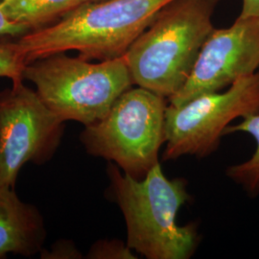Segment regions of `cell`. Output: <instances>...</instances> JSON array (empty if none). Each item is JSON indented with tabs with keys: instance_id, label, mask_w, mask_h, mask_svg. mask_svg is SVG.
<instances>
[{
	"instance_id": "obj_1",
	"label": "cell",
	"mask_w": 259,
	"mask_h": 259,
	"mask_svg": "<svg viewBox=\"0 0 259 259\" xmlns=\"http://www.w3.org/2000/svg\"><path fill=\"white\" fill-rule=\"evenodd\" d=\"M173 0H103L82 3L55 23L19 37L26 63L67 51L90 61L125 55L158 12Z\"/></svg>"
},
{
	"instance_id": "obj_2",
	"label": "cell",
	"mask_w": 259,
	"mask_h": 259,
	"mask_svg": "<svg viewBox=\"0 0 259 259\" xmlns=\"http://www.w3.org/2000/svg\"><path fill=\"white\" fill-rule=\"evenodd\" d=\"M111 193L127 227V245L148 259H187L199 243L196 224L180 226L177 216L190 199L185 179L169 180L160 163L144 179L121 172L110 162Z\"/></svg>"
},
{
	"instance_id": "obj_3",
	"label": "cell",
	"mask_w": 259,
	"mask_h": 259,
	"mask_svg": "<svg viewBox=\"0 0 259 259\" xmlns=\"http://www.w3.org/2000/svg\"><path fill=\"white\" fill-rule=\"evenodd\" d=\"M219 0H173L123 56L134 84L170 99L185 85L212 32Z\"/></svg>"
},
{
	"instance_id": "obj_4",
	"label": "cell",
	"mask_w": 259,
	"mask_h": 259,
	"mask_svg": "<svg viewBox=\"0 0 259 259\" xmlns=\"http://www.w3.org/2000/svg\"><path fill=\"white\" fill-rule=\"evenodd\" d=\"M23 78L36 87L40 99L64 122L90 126L103 119L134 83L124 57L93 63L58 53L29 63Z\"/></svg>"
},
{
	"instance_id": "obj_5",
	"label": "cell",
	"mask_w": 259,
	"mask_h": 259,
	"mask_svg": "<svg viewBox=\"0 0 259 259\" xmlns=\"http://www.w3.org/2000/svg\"><path fill=\"white\" fill-rule=\"evenodd\" d=\"M166 98L141 87L131 88L103 119L84 127L80 140L88 154L144 179L159 163V150L166 141Z\"/></svg>"
},
{
	"instance_id": "obj_6",
	"label": "cell",
	"mask_w": 259,
	"mask_h": 259,
	"mask_svg": "<svg viewBox=\"0 0 259 259\" xmlns=\"http://www.w3.org/2000/svg\"><path fill=\"white\" fill-rule=\"evenodd\" d=\"M259 113V70L224 93H205L181 106H167L163 160L204 157L215 152L232 121Z\"/></svg>"
},
{
	"instance_id": "obj_7",
	"label": "cell",
	"mask_w": 259,
	"mask_h": 259,
	"mask_svg": "<svg viewBox=\"0 0 259 259\" xmlns=\"http://www.w3.org/2000/svg\"><path fill=\"white\" fill-rule=\"evenodd\" d=\"M23 80L0 92V187L15 188L19 171L29 162L50 160L64 135L65 122Z\"/></svg>"
},
{
	"instance_id": "obj_8",
	"label": "cell",
	"mask_w": 259,
	"mask_h": 259,
	"mask_svg": "<svg viewBox=\"0 0 259 259\" xmlns=\"http://www.w3.org/2000/svg\"><path fill=\"white\" fill-rule=\"evenodd\" d=\"M259 68V19H238L213 29L182 90L169 99L181 106L205 93L220 92Z\"/></svg>"
},
{
	"instance_id": "obj_9",
	"label": "cell",
	"mask_w": 259,
	"mask_h": 259,
	"mask_svg": "<svg viewBox=\"0 0 259 259\" xmlns=\"http://www.w3.org/2000/svg\"><path fill=\"white\" fill-rule=\"evenodd\" d=\"M47 235L45 218L37 207L23 202L15 188L0 187V259L37 254Z\"/></svg>"
},
{
	"instance_id": "obj_10",
	"label": "cell",
	"mask_w": 259,
	"mask_h": 259,
	"mask_svg": "<svg viewBox=\"0 0 259 259\" xmlns=\"http://www.w3.org/2000/svg\"><path fill=\"white\" fill-rule=\"evenodd\" d=\"M2 8L14 22L30 32L48 26L80 5L78 0H0Z\"/></svg>"
},
{
	"instance_id": "obj_11",
	"label": "cell",
	"mask_w": 259,
	"mask_h": 259,
	"mask_svg": "<svg viewBox=\"0 0 259 259\" xmlns=\"http://www.w3.org/2000/svg\"><path fill=\"white\" fill-rule=\"evenodd\" d=\"M234 133L249 134L255 140L256 147L248 160L229 167L227 176L250 196L256 197L259 194V113L243 118L237 125H230L224 135Z\"/></svg>"
},
{
	"instance_id": "obj_12",
	"label": "cell",
	"mask_w": 259,
	"mask_h": 259,
	"mask_svg": "<svg viewBox=\"0 0 259 259\" xmlns=\"http://www.w3.org/2000/svg\"><path fill=\"white\" fill-rule=\"evenodd\" d=\"M0 37V78L17 81L23 78V71L27 65L18 41Z\"/></svg>"
},
{
	"instance_id": "obj_13",
	"label": "cell",
	"mask_w": 259,
	"mask_h": 259,
	"mask_svg": "<svg viewBox=\"0 0 259 259\" xmlns=\"http://www.w3.org/2000/svg\"><path fill=\"white\" fill-rule=\"evenodd\" d=\"M87 258L91 259H136L134 250L118 239H103L93 244L88 252Z\"/></svg>"
},
{
	"instance_id": "obj_14",
	"label": "cell",
	"mask_w": 259,
	"mask_h": 259,
	"mask_svg": "<svg viewBox=\"0 0 259 259\" xmlns=\"http://www.w3.org/2000/svg\"><path fill=\"white\" fill-rule=\"evenodd\" d=\"M42 258H81L82 254L69 241H59L48 250H40Z\"/></svg>"
},
{
	"instance_id": "obj_15",
	"label": "cell",
	"mask_w": 259,
	"mask_h": 259,
	"mask_svg": "<svg viewBox=\"0 0 259 259\" xmlns=\"http://www.w3.org/2000/svg\"><path fill=\"white\" fill-rule=\"evenodd\" d=\"M29 32L27 28L10 19L0 4V37H20Z\"/></svg>"
},
{
	"instance_id": "obj_16",
	"label": "cell",
	"mask_w": 259,
	"mask_h": 259,
	"mask_svg": "<svg viewBox=\"0 0 259 259\" xmlns=\"http://www.w3.org/2000/svg\"><path fill=\"white\" fill-rule=\"evenodd\" d=\"M239 19H259V0H243Z\"/></svg>"
},
{
	"instance_id": "obj_17",
	"label": "cell",
	"mask_w": 259,
	"mask_h": 259,
	"mask_svg": "<svg viewBox=\"0 0 259 259\" xmlns=\"http://www.w3.org/2000/svg\"><path fill=\"white\" fill-rule=\"evenodd\" d=\"M80 2V4L82 3H91V2H99V1H103V0H78Z\"/></svg>"
}]
</instances>
